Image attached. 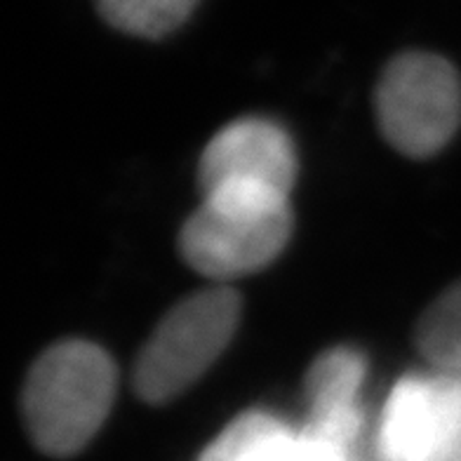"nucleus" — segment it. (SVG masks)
Returning a JSON list of instances; mask_svg holds the SVG:
<instances>
[{
  "mask_svg": "<svg viewBox=\"0 0 461 461\" xmlns=\"http://www.w3.org/2000/svg\"><path fill=\"white\" fill-rule=\"evenodd\" d=\"M118 389V370L102 346L64 339L31 365L22 419L31 445L52 459L80 455L102 431Z\"/></svg>",
  "mask_w": 461,
  "mask_h": 461,
  "instance_id": "obj_1",
  "label": "nucleus"
},
{
  "mask_svg": "<svg viewBox=\"0 0 461 461\" xmlns=\"http://www.w3.org/2000/svg\"><path fill=\"white\" fill-rule=\"evenodd\" d=\"M176 236L179 255L195 274L236 280L274 264L292 236L290 195L257 184H219Z\"/></svg>",
  "mask_w": 461,
  "mask_h": 461,
  "instance_id": "obj_2",
  "label": "nucleus"
},
{
  "mask_svg": "<svg viewBox=\"0 0 461 461\" xmlns=\"http://www.w3.org/2000/svg\"><path fill=\"white\" fill-rule=\"evenodd\" d=\"M243 302L233 287L212 285L176 302L140 348L134 391L146 405H167L186 393L229 348Z\"/></svg>",
  "mask_w": 461,
  "mask_h": 461,
  "instance_id": "obj_3",
  "label": "nucleus"
},
{
  "mask_svg": "<svg viewBox=\"0 0 461 461\" xmlns=\"http://www.w3.org/2000/svg\"><path fill=\"white\" fill-rule=\"evenodd\" d=\"M384 140L407 158H431L461 125V76L443 55L407 50L384 67L375 87Z\"/></svg>",
  "mask_w": 461,
  "mask_h": 461,
  "instance_id": "obj_4",
  "label": "nucleus"
},
{
  "mask_svg": "<svg viewBox=\"0 0 461 461\" xmlns=\"http://www.w3.org/2000/svg\"><path fill=\"white\" fill-rule=\"evenodd\" d=\"M201 194L219 184H257L292 194L297 182V151L283 125L248 115L219 130L198 160Z\"/></svg>",
  "mask_w": 461,
  "mask_h": 461,
  "instance_id": "obj_5",
  "label": "nucleus"
},
{
  "mask_svg": "<svg viewBox=\"0 0 461 461\" xmlns=\"http://www.w3.org/2000/svg\"><path fill=\"white\" fill-rule=\"evenodd\" d=\"M367 360L358 348L334 346L321 353L306 372L309 426L303 436L346 449L360 431V391H363Z\"/></svg>",
  "mask_w": 461,
  "mask_h": 461,
  "instance_id": "obj_6",
  "label": "nucleus"
},
{
  "mask_svg": "<svg viewBox=\"0 0 461 461\" xmlns=\"http://www.w3.org/2000/svg\"><path fill=\"white\" fill-rule=\"evenodd\" d=\"M299 436L276 414H238L195 461H292Z\"/></svg>",
  "mask_w": 461,
  "mask_h": 461,
  "instance_id": "obj_7",
  "label": "nucleus"
},
{
  "mask_svg": "<svg viewBox=\"0 0 461 461\" xmlns=\"http://www.w3.org/2000/svg\"><path fill=\"white\" fill-rule=\"evenodd\" d=\"M414 344L436 375L461 379V280L426 306L414 328Z\"/></svg>",
  "mask_w": 461,
  "mask_h": 461,
  "instance_id": "obj_8",
  "label": "nucleus"
},
{
  "mask_svg": "<svg viewBox=\"0 0 461 461\" xmlns=\"http://www.w3.org/2000/svg\"><path fill=\"white\" fill-rule=\"evenodd\" d=\"M201 0H95L99 17L121 33L146 41L170 36L186 24Z\"/></svg>",
  "mask_w": 461,
  "mask_h": 461,
  "instance_id": "obj_9",
  "label": "nucleus"
}]
</instances>
